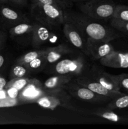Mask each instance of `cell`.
I'll return each instance as SVG.
<instances>
[{"label": "cell", "instance_id": "8992f818", "mask_svg": "<svg viewBox=\"0 0 128 129\" xmlns=\"http://www.w3.org/2000/svg\"><path fill=\"white\" fill-rule=\"evenodd\" d=\"M65 89L72 96L89 102H102L107 101L109 98L96 94L86 87L78 84L76 81L72 80L65 86Z\"/></svg>", "mask_w": 128, "mask_h": 129}, {"label": "cell", "instance_id": "7402d4cb", "mask_svg": "<svg viewBox=\"0 0 128 129\" xmlns=\"http://www.w3.org/2000/svg\"><path fill=\"white\" fill-rule=\"evenodd\" d=\"M30 79H31L27 77L12 78L10 81L7 83L5 89L12 87V88H16L18 90L21 91L29 84Z\"/></svg>", "mask_w": 128, "mask_h": 129}, {"label": "cell", "instance_id": "277c9868", "mask_svg": "<svg viewBox=\"0 0 128 129\" xmlns=\"http://www.w3.org/2000/svg\"><path fill=\"white\" fill-rule=\"evenodd\" d=\"M90 69L85 58L78 56L72 59H60L55 63L51 71L54 74H68L77 77L87 73Z\"/></svg>", "mask_w": 128, "mask_h": 129}, {"label": "cell", "instance_id": "d6a6232c", "mask_svg": "<svg viewBox=\"0 0 128 129\" xmlns=\"http://www.w3.org/2000/svg\"><path fill=\"white\" fill-rule=\"evenodd\" d=\"M9 1L18 6H25L27 4V0H9Z\"/></svg>", "mask_w": 128, "mask_h": 129}, {"label": "cell", "instance_id": "484cf974", "mask_svg": "<svg viewBox=\"0 0 128 129\" xmlns=\"http://www.w3.org/2000/svg\"><path fill=\"white\" fill-rule=\"evenodd\" d=\"M20 105H23V103L18 98H12L9 96L0 98V108L13 107Z\"/></svg>", "mask_w": 128, "mask_h": 129}, {"label": "cell", "instance_id": "4dcf8cb0", "mask_svg": "<svg viewBox=\"0 0 128 129\" xmlns=\"http://www.w3.org/2000/svg\"><path fill=\"white\" fill-rule=\"evenodd\" d=\"M7 40V35L5 31L0 30V50L3 49Z\"/></svg>", "mask_w": 128, "mask_h": 129}, {"label": "cell", "instance_id": "ba28073f", "mask_svg": "<svg viewBox=\"0 0 128 129\" xmlns=\"http://www.w3.org/2000/svg\"><path fill=\"white\" fill-rule=\"evenodd\" d=\"M77 83L84 87H86L88 89L94 92L96 94L109 98V99H113L119 95H121L123 93L120 91H114L107 89L103 86L101 84L93 79L92 77L87 74H83L76 77L75 79Z\"/></svg>", "mask_w": 128, "mask_h": 129}, {"label": "cell", "instance_id": "7a4b0ae2", "mask_svg": "<svg viewBox=\"0 0 128 129\" xmlns=\"http://www.w3.org/2000/svg\"><path fill=\"white\" fill-rule=\"evenodd\" d=\"M31 15L38 22L51 29L65 23L63 10L52 5L33 3Z\"/></svg>", "mask_w": 128, "mask_h": 129}, {"label": "cell", "instance_id": "cb8c5ba5", "mask_svg": "<svg viewBox=\"0 0 128 129\" xmlns=\"http://www.w3.org/2000/svg\"><path fill=\"white\" fill-rule=\"evenodd\" d=\"M45 65H46L45 54H43L29 62L28 64H26V66L28 68L30 72H34L41 70L43 69Z\"/></svg>", "mask_w": 128, "mask_h": 129}, {"label": "cell", "instance_id": "603a6c76", "mask_svg": "<svg viewBox=\"0 0 128 129\" xmlns=\"http://www.w3.org/2000/svg\"><path fill=\"white\" fill-rule=\"evenodd\" d=\"M111 20L117 21H128V6L117 5Z\"/></svg>", "mask_w": 128, "mask_h": 129}, {"label": "cell", "instance_id": "1f68e13d", "mask_svg": "<svg viewBox=\"0 0 128 129\" xmlns=\"http://www.w3.org/2000/svg\"><path fill=\"white\" fill-rule=\"evenodd\" d=\"M6 57L3 54H0V71L4 68L6 63Z\"/></svg>", "mask_w": 128, "mask_h": 129}, {"label": "cell", "instance_id": "3957f363", "mask_svg": "<svg viewBox=\"0 0 128 129\" xmlns=\"http://www.w3.org/2000/svg\"><path fill=\"white\" fill-rule=\"evenodd\" d=\"M116 4L112 0H87L79 4L80 12L97 21L111 20Z\"/></svg>", "mask_w": 128, "mask_h": 129}, {"label": "cell", "instance_id": "d590c367", "mask_svg": "<svg viewBox=\"0 0 128 129\" xmlns=\"http://www.w3.org/2000/svg\"><path fill=\"white\" fill-rule=\"evenodd\" d=\"M10 2L9 0H0V5H3V4L8 3Z\"/></svg>", "mask_w": 128, "mask_h": 129}, {"label": "cell", "instance_id": "9a60e30c", "mask_svg": "<svg viewBox=\"0 0 128 129\" xmlns=\"http://www.w3.org/2000/svg\"><path fill=\"white\" fill-rule=\"evenodd\" d=\"M74 79V76L68 74H55L48 78L43 84V88L46 93L58 91L65 89V87L70 81Z\"/></svg>", "mask_w": 128, "mask_h": 129}, {"label": "cell", "instance_id": "ac0fdd59", "mask_svg": "<svg viewBox=\"0 0 128 129\" xmlns=\"http://www.w3.org/2000/svg\"><path fill=\"white\" fill-rule=\"evenodd\" d=\"M93 114L113 122H127L128 120L127 118L118 115L117 113H114L110 109H105H105L99 108L94 111Z\"/></svg>", "mask_w": 128, "mask_h": 129}, {"label": "cell", "instance_id": "d4e9b609", "mask_svg": "<svg viewBox=\"0 0 128 129\" xmlns=\"http://www.w3.org/2000/svg\"><path fill=\"white\" fill-rule=\"evenodd\" d=\"M110 25L114 29L122 34L124 36H128V21H122L110 20Z\"/></svg>", "mask_w": 128, "mask_h": 129}, {"label": "cell", "instance_id": "4316f807", "mask_svg": "<svg viewBox=\"0 0 128 129\" xmlns=\"http://www.w3.org/2000/svg\"><path fill=\"white\" fill-rule=\"evenodd\" d=\"M115 78L120 89L128 92V74L122 73L119 75H115Z\"/></svg>", "mask_w": 128, "mask_h": 129}, {"label": "cell", "instance_id": "83f0119b", "mask_svg": "<svg viewBox=\"0 0 128 129\" xmlns=\"http://www.w3.org/2000/svg\"><path fill=\"white\" fill-rule=\"evenodd\" d=\"M55 1L58 4L59 6L62 10L70 9L74 5V3L72 2L70 0H55Z\"/></svg>", "mask_w": 128, "mask_h": 129}, {"label": "cell", "instance_id": "44dd1931", "mask_svg": "<svg viewBox=\"0 0 128 129\" xmlns=\"http://www.w3.org/2000/svg\"><path fill=\"white\" fill-rule=\"evenodd\" d=\"M30 73V70L25 65L15 63L11 68V72H10V77L11 78V79L15 78L27 77Z\"/></svg>", "mask_w": 128, "mask_h": 129}, {"label": "cell", "instance_id": "6da1fadb", "mask_svg": "<svg viewBox=\"0 0 128 129\" xmlns=\"http://www.w3.org/2000/svg\"><path fill=\"white\" fill-rule=\"evenodd\" d=\"M63 13L65 20L75 25L87 38L110 42L124 36L113 27H109L82 12L67 9L63 10Z\"/></svg>", "mask_w": 128, "mask_h": 129}, {"label": "cell", "instance_id": "30bf717a", "mask_svg": "<svg viewBox=\"0 0 128 129\" xmlns=\"http://www.w3.org/2000/svg\"><path fill=\"white\" fill-rule=\"evenodd\" d=\"M48 28L39 22L34 23V27L31 33V44L35 48L44 45L47 42L54 43L57 40V36Z\"/></svg>", "mask_w": 128, "mask_h": 129}, {"label": "cell", "instance_id": "2e32d148", "mask_svg": "<svg viewBox=\"0 0 128 129\" xmlns=\"http://www.w3.org/2000/svg\"><path fill=\"white\" fill-rule=\"evenodd\" d=\"M72 52L73 50L65 44H60L56 47L48 48L47 52L45 54L46 64H55L63 56Z\"/></svg>", "mask_w": 128, "mask_h": 129}, {"label": "cell", "instance_id": "d6986e66", "mask_svg": "<svg viewBox=\"0 0 128 129\" xmlns=\"http://www.w3.org/2000/svg\"><path fill=\"white\" fill-rule=\"evenodd\" d=\"M47 49H42V50H33V51L29 52L26 53L25 54H23L21 55V57L16 59L15 61V63H18V64H23V65H25L28 64L33 60H34L36 58L39 57L41 55L45 54L47 52Z\"/></svg>", "mask_w": 128, "mask_h": 129}, {"label": "cell", "instance_id": "e0dca14e", "mask_svg": "<svg viewBox=\"0 0 128 129\" xmlns=\"http://www.w3.org/2000/svg\"><path fill=\"white\" fill-rule=\"evenodd\" d=\"M34 27V23L29 22L22 23L12 26L10 30V35L11 37H19L31 34Z\"/></svg>", "mask_w": 128, "mask_h": 129}, {"label": "cell", "instance_id": "836d02e7", "mask_svg": "<svg viewBox=\"0 0 128 129\" xmlns=\"http://www.w3.org/2000/svg\"><path fill=\"white\" fill-rule=\"evenodd\" d=\"M7 83L8 82L6 81V79L4 77L1 76L0 75V91L5 89V88L6 86V84H7Z\"/></svg>", "mask_w": 128, "mask_h": 129}, {"label": "cell", "instance_id": "f1b7e54d", "mask_svg": "<svg viewBox=\"0 0 128 129\" xmlns=\"http://www.w3.org/2000/svg\"><path fill=\"white\" fill-rule=\"evenodd\" d=\"M6 93H7V96H8L10 97V98H18L19 94H20V91L18 90L17 89L15 88H6Z\"/></svg>", "mask_w": 128, "mask_h": 129}, {"label": "cell", "instance_id": "8fae6325", "mask_svg": "<svg viewBox=\"0 0 128 129\" xmlns=\"http://www.w3.org/2000/svg\"><path fill=\"white\" fill-rule=\"evenodd\" d=\"M113 50H114V48L110 44V42L87 38V55L94 60H99L107 55Z\"/></svg>", "mask_w": 128, "mask_h": 129}, {"label": "cell", "instance_id": "8d00e7d4", "mask_svg": "<svg viewBox=\"0 0 128 129\" xmlns=\"http://www.w3.org/2000/svg\"><path fill=\"white\" fill-rule=\"evenodd\" d=\"M127 52H128V51H127Z\"/></svg>", "mask_w": 128, "mask_h": 129}, {"label": "cell", "instance_id": "7c38bea8", "mask_svg": "<svg viewBox=\"0 0 128 129\" xmlns=\"http://www.w3.org/2000/svg\"><path fill=\"white\" fill-rule=\"evenodd\" d=\"M87 74L107 89L114 91H120V88L118 84L115 75H112L106 73L97 66H93L90 68Z\"/></svg>", "mask_w": 128, "mask_h": 129}, {"label": "cell", "instance_id": "4fadbf2b", "mask_svg": "<svg viewBox=\"0 0 128 129\" xmlns=\"http://www.w3.org/2000/svg\"><path fill=\"white\" fill-rule=\"evenodd\" d=\"M0 18L5 25L11 27L18 24L29 22L28 18L23 13L5 5L0 6Z\"/></svg>", "mask_w": 128, "mask_h": 129}, {"label": "cell", "instance_id": "9c48e42d", "mask_svg": "<svg viewBox=\"0 0 128 129\" xmlns=\"http://www.w3.org/2000/svg\"><path fill=\"white\" fill-rule=\"evenodd\" d=\"M46 94L43 84L38 79H31L29 84L20 91L18 99L23 104L36 103V101Z\"/></svg>", "mask_w": 128, "mask_h": 129}, {"label": "cell", "instance_id": "5bb4252c", "mask_svg": "<svg viewBox=\"0 0 128 129\" xmlns=\"http://www.w3.org/2000/svg\"><path fill=\"white\" fill-rule=\"evenodd\" d=\"M99 60L100 64L104 66L116 69H126L128 68V52L113 50Z\"/></svg>", "mask_w": 128, "mask_h": 129}, {"label": "cell", "instance_id": "5b68a950", "mask_svg": "<svg viewBox=\"0 0 128 129\" xmlns=\"http://www.w3.org/2000/svg\"><path fill=\"white\" fill-rule=\"evenodd\" d=\"M70 96L71 95L65 89H62L58 91L46 93L45 95L39 98L36 103L46 109L54 110L57 107H61L75 112L84 113V111L72 105Z\"/></svg>", "mask_w": 128, "mask_h": 129}, {"label": "cell", "instance_id": "f546056e", "mask_svg": "<svg viewBox=\"0 0 128 129\" xmlns=\"http://www.w3.org/2000/svg\"><path fill=\"white\" fill-rule=\"evenodd\" d=\"M33 3H41V4H46V5H52L55 6L60 8L58 4L56 3L55 0H32ZM61 9V8H60Z\"/></svg>", "mask_w": 128, "mask_h": 129}, {"label": "cell", "instance_id": "ffe728a7", "mask_svg": "<svg viewBox=\"0 0 128 129\" xmlns=\"http://www.w3.org/2000/svg\"><path fill=\"white\" fill-rule=\"evenodd\" d=\"M109 109H122L128 108V94L123 93L115 98L112 99L111 102L107 105Z\"/></svg>", "mask_w": 128, "mask_h": 129}, {"label": "cell", "instance_id": "e575fe53", "mask_svg": "<svg viewBox=\"0 0 128 129\" xmlns=\"http://www.w3.org/2000/svg\"><path fill=\"white\" fill-rule=\"evenodd\" d=\"M72 2H73L74 3H78V4H80L84 2V1H86L87 0H70Z\"/></svg>", "mask_w": 128, "mask_h": 129}, {"label": "cell", "instance_id": "52a82bcc", "mask_svg": "<svg viewBox=\"0 0 128 129\" xmlns=\"http://www.w3.org/2000/svg\"><path fill=\"white\" fill-rule=\"evenodd\" d=\"M63 32L67 39L73 46L87 55V37L82 31L72 23L65 20L63 26Z\"/></svg>", "mask_w": 128, "mask_h": 129}]
</instances>
